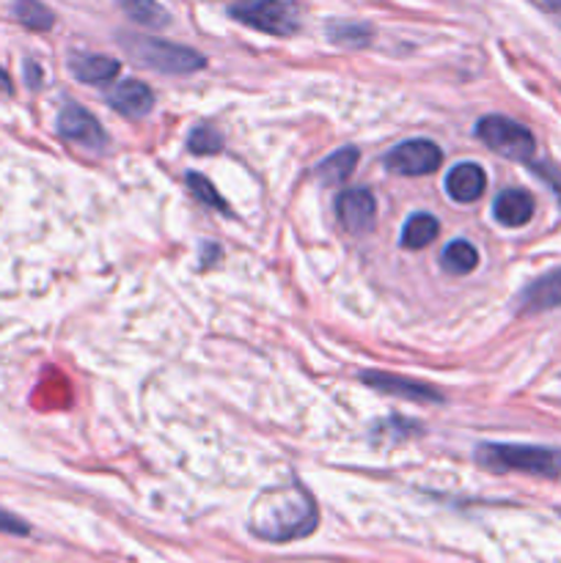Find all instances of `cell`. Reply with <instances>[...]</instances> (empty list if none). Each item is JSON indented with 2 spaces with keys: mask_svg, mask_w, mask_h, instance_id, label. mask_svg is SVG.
Masks as SVG:
<instances>
[{
  "mask_svg": "<svg viewBox=\"0 0 561 563\" xmlns=\"http://www.w3.org/2000/svg\"><path fill=\"white\" fill-rule=\"evenodd\" d=\"M317 528V506L302 487L273 489L253 504L251 531L267 542H292Z\"/></svg>",
  "mask_w": 561,
  "mask_h": 563,
  "instance_id": "cell-1",
  "label": "cell"
},
{
  "mask_svg": "<svg viewBox=\"0 0 561 563\" xmlns=\"http://www.w3.org/2000/svg\"><path fill=\"white\" fill-rule=\"evenodd\" d=\"M479 465L495 473H528V476L561 478V451L544 445L520 443H482L476 449Z\"/></svg>",
  "mask_w": 561,
  "mask_h": 563,
  "instance_id": "cell-2",
  "label": "cell"
},
{
  "mask_svg": "<svg viewBox=\"0 0 561 563\" xmlns=\"http://www.w3.org/2000/svg\"><path fill=\"white\" fill-rule=\"evenodd\" d=\"M119 44L138 66L160 71V75H193L204 69L207 58L201 53L182 44L163 42V38H148L141 33H119Z\"/></svg>",
  "mask_w": 561,
  "mask_h": 563,
  "instance_id": "cell-3",
  "label": "cell"
},
{
  "mask_svg": "<svg viewBox=\"0 0 561 563\" xmlns=\"http://www.w3.org/2000/svg\"><path fill=\"white\" fill-rule=\"evenodd\" d=\"M229 14L253 31L278 38L295 36L300 27V14L289 0H237L229 5Z\"/></svg>",
  "mask_w": 561,
  "mask_h": 563,
  "instance_id": "cell-4",
  "label": "cell"
},
{
  "mask_svg": "<svg viewBox=\"0 0 561 563\" xmlns=\"http://www.w3.org/2000/svg\"><path fill=\"white\" fill-rule=\"evenodd\" d=\"M476 137L484 146L493 148L495 154L515 159V163H531L534 152H537V141H534L531 132L517 124L515 119H506V115H484V119H479Z\"/></svg>",
  "mask_w": 561,
  "mask_h": 563,
  "instance_id": "cell-5",
  "label": "cell"
},
{
  "mask_svg": "<svg viewBox=\"0 0 561 563\" xmlns=\"http://www.w3.org/2000/svg\"><path fill=\"white\" fill-rule=\"evenodd\" d=\"M383 163L391 174L427 176L440 168V163H443V152H440L438 143L427 141V137H416V141H405L396 148H391V154L383 159Z\"/></svg>",
  "mask_w": 561,
  "mask_h": 563,
  "instance_id": "cell-6",
  "label": "cell"
},
{
  "mask_svg": "<svg viewBox=\"0 0 561 563\" xmlns=\"http://www.w3.org/2000/svg\"><path fill=\"white\" fill-rule=\"evenodd\" d=\"M336 212H339L341 225L350 234H366L374 229L377 220V201H374L372 190L366 187H350L336 198Z\"/></svg>",
  "mask_w": 561,
  "mask_h": 563,
  "instance_id": "cell-7",
  "label": "cell"
},
{
  "mask_svg": "<svg viewBox=\"0 0 561 563\" xmlns=\"http://www.w3.org/2000/svg\"><path fill=\"white\" fill-rule=\"evenodd\" d=\"M58 135L82 148H94V152L108 146V135H105V130L99 126V121L94 119L88 110L77 108V104H66V108L61 110Z\"/></svg>",
  "mask_w": 561,
  "mask_h": 563,
  "instance_id": "cell-8",
  "label": "cell"
},
{
  "mask_svg": "<svg viewBox=\"0 0 561 563\" xmlns=\"http://www.w3.org/2000/svg\"><path fill=\"white\" fill-rule=\"evenodd\" d=\"M361 379H363V383L369 385V388L380 390V394L399 396V399H410V401H427V405H432V401H443V396L438 394V388H432V385L416 383V379L399 377V374L366 372V374H361Z\"/></svg>",
  "mask_w": 561,
  "mask_h": 563,
  "instance_id": "cell-9",
  "label": "cell"
},
{
  "mask_svg": "<svg viewBox=\"0 0 561 563\" xmlns=\"http://www.w3.org/2000/svg\"><path fill=\"white\" fill-rule=\"evenodd\" d=\"M105 102L127 119H143L154 108V91L141 80H124L105 93Z\"/></svg>",
  "mask_w": 561,
  "mask_h": 563,
  "instance_id": "cell-10",
  "label": "cell"
},
{
  "mask_svg": "<svg viewBox=\"0 0 561 563\" xmlns=\"http://www.w3.org/2000/svg\"><path fill=\"white\" fill-rule=\"evenodd\" d=\"M520 311L522 313H542L561 308V267L550 269L542 278L531 280L520 295Z\"/></svg>",
  "mask_w": 561,
  "mask_h": 563,
  "instance_id": "cell-11",
  "label": "cell"
},
{
  "mask_svg": "<svg viewBox=\"0 0 561 563\" xmlns=\"http://www.w3.org/2000/svg\"><path fill=\"white\" fill-rule=\"evenodd\" d=\"M484 187H487V174L482 165L476 163H460L449 170L446 176V192L451 201L457 203H471L482 198Z\"/></svg>",
  "mask_w": 561,
  "mask_h": 563,
  "instance_id": "cell-12",
  "label": "cell"
},
{
  "mask_svg": "<svg viewBox=\"0 0 561 563\" xmlns=\"http://www.w3.org/2000/svg\"><path fill=\"white\" fill-rule=\"evenodd\" d=\"M534 209H537V203H534L531 192L506 190L495 198L493 218L501 225H506V229H520V225H526L534 218Z\"/></svg>",
  "mask_w": 561,
  "mask_h": 563,
  "instance_id": "cell-13",
  "label": "cell"
},
{
  "mask_svg": "<svg viewBox=\"0 0 561 563\" xmlns=\"http://www.w3.org/2000/svg\"><path fill=\"white\" fill-rule=\"evenodd\" d=\"M69 71L86 86H99V82H110L119 77L121 64L119 60L108 58V55H80L75 53L69 58Z\"/></svg>",
  "mask_w": 561,
  "mask_h": 563,
  "instance_id": "cell-14",
  "label": "cell"
},
{
  "mask_svg": "<svg viewBox=\"0 0 561 563\" xmlns=\"http://www.w3.org/2000/svg\"><path fill=\"white\" fill-rule=\"evenodd\" d=\"M358 159H361L358 148L352 146L339 148V152H333L328 159L319 163L317 176L324 181V185H341V181L350 179L352 170L358 168Z\"/></svg>",
  "mask_w": 561,
  "mask_h": 563,
  "instance_id": "cell-15",
  "label": "cell"
},
{
  "mask_svg": "<svg viewBox=\"0 0 561 563\" xmlns=\"http://www.w3.org/2000/svg\"><path fill=\"white\" fill-rule=\"evenodd\" d=\"M440 223L427 212H416L405 225H402V247L407 251H421V247L432 245L438 236Z\"/></svg>",
  "mask_w": 561,
  "mask_h": 563,
  "instance_id": "cell-16",
  "label": "cell"
},
{
  "mask_svg": "<svg viewBox=\"0 0 561 563\" xmlns=\"http://www.w3.org/2000/svg\"><path fill=\"white\" fill-rule=\"evenodd\" d=\"M119 5L132 22H138L143 27H152V31H160V27H165L170 22V14L157 0H119Z\"/></svg>",
  "mask_w": 561,
  "mask_h": 563,
  "instance_id": "cell-17",
  "label": "cell"
},
{
  "mask_svg": "<svg viewBox=\"0 0 561 563\" xmlns=\"http://www.w3.org/2000/svg\"><path fill=\"white\" fill-rule=\"evenodd\" d=\"M479 264V253L471 242L457 240L451 245H446L443 256H440V267L446 269L449 275H468L473 273Z\"/></svg>",
  "mask_w": 561,
  "mask_h": 563,
  "instance_id": "cell-18",
  "label": "cell"
},
{
  "mask_svg": "<svg viewBox=\"0 0 561 563\" xmlns=\"http://www.w3.org/2000/svg\"><path fill=\"white\" fill-rule=\"evenodd\" d=\"M328 38L339 47H366L372 42V25L366 22H328Z\"/></svg>",
  "mask_w": 561,
  "mask_h": 563,
  "instance_id": "cell-19",
  "label": "cell"
},
{
  "mask_svg": "<svg viewBox=\"0 0 561 563\" xmlns=\"http://www.w3.org/2000/svg\"><path fill=\"white\" fill-rule=\"evenodd\" d=\"M14 16L20 20V25L31 27V31H50L55 25V14L38 0H16Z\"/></svg>",
  "mask_w": 561,
  "mask_h": 563,
  "instance_id": "cell-20",
  "label": "cell"
},
{
  "mask_svg": "<svg viewBox=\"0 0 561 563\" xmlns=\"http://www.w3.org/2000/svg\"><path fill=\"white\" fill-rule=\"evenodd\" d=\"M187 148H190L193 154H198V157L218 154V152H223V135H220L215 126L201 124L190 132V137H187Z\"/></svg>",
  "mask_w": 561,
  "mask_h": 563,
  "instance_id": "cell-21",
  "label": "cell"
},
{
  "mask_svg": "<svg viewBox=\"0 0 561 563\" xmlns=\"http://www.w3.org/2000/svg\"><path fill=\"white\" fill-rule=\"evenodd\" d=\"M187 187H190V192L201 203H207V207H212V209H220V212H229V203L223 201V196L215 190V185L207 179V176L187 174Z\"/></svg>",
  "mask_w": 561,
  "mask_h": 563,
  "instance_id": "cell-22",
  "label": "cell"
},
{
  "mask_svg": "<svg viewBox=\"0 0 561 563\" xmlns=\"http://www.w3.org/2000/svg\"><path fill=\"white\" fill-rule=\"evenodd\" d=\"M0 533H9V537H28V533H31V526H28L22 517L0 509Z\"/></svg>",
  "mask_w": 561,
  "mask_h": 563,
  "instance_id": "cell-23",
  "label": "cell"
},
{
  "mask_svg": "<svg viewBox=\"0 0 561 563\" xmlns=\"http://www.w3.org/2000/svg\"><path fill=\"white\" fill-rule=\"evenodd\" d=\"M204 256H207V258H204V267H209V264H212V262H218V256H220V247H212V245H207V247H204Z\"/></svg>",
  "mask_w": 561,
  "mask_h": 563,
  "instance_id": "cell-24",
  "label": "cell"
},
{
  "mask_svg": "<svg viewBox=\"0 0 561 563\" xmlns=\"http://www.w3.org/2000/svg\"><path fill=\"white\" fill-rule=\"evenodd\" d=\"M0 88H6V91H11L9 75H6V71H3V66H0Z\"/></svg>",
  "mask_w": 561,
  "mask_h": 563,
  "instance_id": "cell-25",
  "label": "cell"
},
{
  "mask_svg": "<svg viewBox=\"0 0 561 563\" xmlns=\"http://www.w3.org/2000/svg\"><path fill=\"white\" fill-rule=\"evenodd\" d=\"M544 5H548V9H561V0H542Z\"/></svg>",
  "mask_w": 561,
  "mask_h": 563,
  "instance_id": "cell-26",
  "label": "cell"
}]
</instances>
